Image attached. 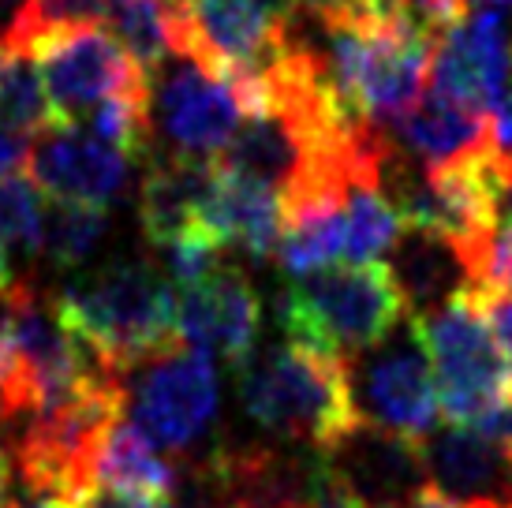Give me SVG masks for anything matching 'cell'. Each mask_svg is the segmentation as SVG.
I'll return each instance as SVG.
<instances>
[{
	"instance_id": "836d02e7",
	"label": "cell",
	"mask_w": 512,
	"mask_h": 508,
	"mask_svg": "<svg viewBox=\"0 0 512 508\" xmlns=\"http://www.w3.org/2000/svg\"><path fill=\"white\" fill-rule=\"evenodd\" d=\"M498 225L512 228V180L505 187V195H501V206H498Z\"/></svg>"
},
{
	"instance_id": "7402d4cb",
	"label": "cell",
	"mask_w": 512,
	"mask_h": 508,
	"mask_svg": "<svg viewBox=\"0 0 512 508\" xmlns=\"http://www.w3.org/2000/svg\"><path fill=\"white\" fill-rule=\"evenodd\" d=\"M105 228H109V210L105 206L53 198V206H45L42 254L60 269L83 266L86 258L98 251V243L105 240Z\"/></svg>"
},
{
	"instance_id": "7c38bea8",
	"label": "cell",
	"mask_w": 512,
	"mask_h": 508,
	"mask_svg": "<svg viewBox=\"0 0 512 508\" xmlns=\"http://www.w3.org/2000/svg\"><path fill=\"white\" fill-rule=\"evenodd\" d=\"M131 157L94 139L83 124H53L34 135L27 176L64 202L105 206L128 187Z\"/></svg>"
},
{
	"instance_id": "ba28073f",
	"label": "cell",
	"mask_w": 512,
	"mask_h": 508,
	"mask_svg": "<svg viewBox=\"0 0 512 508\" xmlns=\"http://www.w3.org/2000/svg\"><path fill=\"white\" fill-rule=\"evenodd\" d=\"M243 120L236 90L187 57L165 60L154 83V127L169 139L176 157L217 161Z\"/></svg>"
},
{
	"instance_id": "484cf974",
	"label": "cell",
	"mask_w": 512,
	"mask_h": 508,
	"mask_svg": "<svg viewBox=\"0 0 512 508\" xmlns=\"http://www.w3.org/2000/svg\"><path fill=\"white\" fill-rule=\"evenodd\" d=\"M15 340H12V284H0V393L12 400Z\"/></svg>"
},
{
	"instance_id": "d4e9b609",
	"label": "cell",
	"mask_w": 512,
	"mask_h": 508,
	"mask_svg": "<svg viewBox=\"0 0 512 508\" xmlns=\"http://www.w3.org/2000/svg\"><path fill=\"white\" fill-rule=\"evenodd\" d=\"M471 292H475L479 307H483L494 340H498L501 352L509 355L512 363V292H505V288H471Z\"/></svg>"
},
{
	"instance_id": "4fadbf2b",
	"label": "cell",
	"mask_w": 512,
	"mask_h": 508,
	"mask_svg": "<svg viewBox=\"0 0 512 508\" xmlns=\"http://www.w3.org/2000/svg\"><path fill=\"white\" fill-rule=\"evenodd\" d=\"M427 486L460 508H512V449L468 426H434L419 441Z\"/></svg>"
},
{
	"instance_id": "d6a6232c",
	"label": "cell",
	"mask_w": 512,
	"mask_h": 508,
	"mask_svg": "<svg viewBox=\"0 0 512 508\" xmlns=\"http://www.w3.org/2000/svg\"><path fill=\"white\" fill-rule=\"evenodd\" d=\"M15 505V490H12V467H8V456L0 452V508Z\"/></svg>"
},
{
	"instance_id": "74e56055",
	"label": "cell",
	"mask_w": 512,
	"mask_h": 508,
	"mask_svg": "<svg viewBox=\"0 0 512 508\" xmlns=\"http://www.w3.org/2000/svg\"><path fill=\"white\" fill-rule=\"evenodd\" d=\"M161 508H172V505H161Z\"/></svg>"
},
{
	"instance_id": "9a60e30c",
	"label": "cell",
	"mask_w": 512,
	"mask_h": 508,
	"mask_svg": "<svg viewBox=\"0 0 512 508\" xmlns=\"http://www.w3.org/2000/svg\"><path fill=\"white\" fill-rule=\"evenodd\" d=\"M385 131L393 135V142L408 161H419L423 169H430V165H445V161H456L471 150L490 146L494 142V116L427 90Z\"/></svg>"
},
{
	"instance_id": "e575fe53",
	"label": "cell",
	"mask_w": 512,
	"mask_h": 508,
	"mask_svg": "<svg viewBox=\"0 0 512 508\" xmlns=\"http://www.w3.org/2000/svg\"><path fill=\"white\" fill-rule=\"evenodd\" d=\"M258 4H266L270 12L288 15V19H292V12H296V4H299V0H258Z\"/></svg>"
},
{
	"instance_id": "5bb4252c",
	"label": "cell",
	"mask_w": 512,
	"mask_h": 508,
	"mask_svg": "<svg viewBox=\"0 0 512 508\" xmlns=\"http://www.w3.org/2000/svg\"><path fill=\"white\" fill-rule=\"evenodd\" d=\"M202 232L217 247H236L255 262L277 254L281 240V195L251 176L217 165L210 198L202 206Z\"/></svg>"
},
{
	"instance_id": "ffe728a7",
	"label": "cell",
	"mask_w": 512,
	"mask_h": 508,
	"mask_svg": "<svg viewBox=\"0 0 512 508\" xmlns=\"http://www.w3.org/2000/svg\"><path fill=\"white\" fill-rule=\"evenodd\" d=\"M53 124L60 120L49 105L38 60L30 53H0V127L42 135Z\"/></svg>"
},
{
	"instance_id": "2e32d148",
	"label": "cell",
	"mask_w": 512,
	"mask_h": 508,
	"mask_svg": "<svg viewBox=\"0 0 512 508\" xmlns=\"http://www.w3.org/2000/svg\"><path fill=\"white\" fill-rule=\"evenodd\" d=\"M217 176V161H199V157H157L143 180L139 195V217L143 232L154 247L184 240L191 232H202V206L210 198Z\"/></svg>"
},
{
	"instance_id": "6da1fadb",
	"label": "cell",
	"mask_w": 512,
	"mask_h": 508,
	"mask_svg": "<svg viewBox=\"0 0 512 508\" xmlns=\"http://www.w3.org/2000/svg\"><path fill=\"white\" fill-rule=\"evenodd\" d=\"M64 322L124 378L176 337V284L150 262H109L60 288Z\"/></svg>"
},
{
	"instance_id": "cb8c5ba5",
	"label": "cell",
	"mask_w": 512,
	"mask_h": 508,
	"mask_svg": "<svg viewBox=\"0 0 512 508\" xmlns=\"http://www.w3.org/2000/svg\"><path fill=\"white\" fill-rule=\"evenodd\" d=\"M34 0H0V53H30Z\"/></svg>"
},
{
	"instance_id": "52a82bcc",
	"label": "cell",
	"mask_w": 512,
	"mask_h": 508,
	"mask_svg": "<svg viewBox=\"0 0 512 508\" xmlns=\"http://www.w3.org/2000/svg\"><path fill=\"white\" fill-rule=\"evenodd\" d=\"M30 57L38 60L45 94L60 124H83L105 98L150 86V75L98 23L49 30L30 45Z\"/></svg>"
},
{
	"instance_id": "7a4b0ae2",
	"label": "cell",
	"mask_w": 512,
	"mask_h": 508,
	"mask_svg": "<svg viewBox=\"0 0 512 508\" xmlns=\"http://www.w3.org/2000/svg\"><path fill=\"white\" fill-rule=\"evenodd\" d=\"M236 370L243 415L273 438L326 449L359 423L348 359L341 355L285 340L258 355L251 352Z\"/></svg>"
},
{
	"instance_id": "f546056e",
	"label": "cell",
	"mask_w": 512,
	"mask_h": 508,
	"mask_svg": "<svg viewBox=\"0 0 512 508\" xmlns=\"http://www.w3.org/2000/svg\"><path fill=\"white\" fill-rule=\"evenodd\" d=\"M12 508H79V501H68V497H57V494H30V490H23V497L15 494Z\"/></svg>"
},
{
	"instance_id": "9c48e42d",
	"label": "cell",
	"mask_w": 512,
	"mask_h": 508,
	"mask_svg": "<svg viewBox=\"0 0 512 508\" xmlns=\"http://www.w3.org/2000/svg\"><path fill=\"white\" fill-rule=\"evenodd\" d=\"M318 460L329 490L359 508H404L427 486L419 445L370 423H356L329 441Z\"/></svg>"
},
{
	"instance_id": "44dd1931",
	"label": "cell",
	"mask_w": 512,
	"mask_h": 508,
	"mask_svg": "<svg viewBox=\"0 0 512 508\" xmlns=\"http://www.w3.org/2000/svg\"><path fill=\"white\" fill-rule=\"evenodd\" d=\"M45 202L42 187L27 172L0 176V262L15 273V258H38L42 254Z\"/></svg>"
},
{
	"instance_id": "ac0fdd59",
	"label": "cell",
	"mask_w": 512,
	"mask_h": 508,
	"mask_svg": "<svg viewBox=\"0 0 512 508\" xmlns=\"http://www.w3.org/2000/svg\"><path fill=\"white\" fill-rule=\"evenodd\" d=\"M180 482H184L180 467L172 464L165 449L146 438L128 415H120L105 430V438L98 445V460H94V490L169 501Z\"/></svg>"
},
{
	"instance_id": "d6986e66",
	"label": "cell",
	"mask_w": 512,
	"mask_h": 508,
	"mask_svg": "<svg viewBox=\"0 0 512 508\" xmlns=\"http://www.w3.org/2000/svg\"><path fill=\"white\" fill-rule=\"evenodd\" d=\"M404 221L382 187H356L344 206V266H370L397 247Z\"/></svg>"
},
{
	"instance_id": "83f0119b",
	"label": "cell",
	"mask_w": 512,
	"mask_h": 508,
	"mask_svg": "<svg viewBox=\"0 0 512 508\" xmlns=\"http://www.w3.org/2000/svg\"><path fill=\"white\" fill-rule=\"evenodd\" d=\"M494 142H498L505 154H512V86L501 94L498 109H494Z\"/></svg>"
},
{
	"instance_id": "8992f818",
	"label": "cell",
	"mask_w": 512,
	"mask_h": 508,
	"mask_svg": "<svg viewBox=\"0 0 512 508\" xmlns=\"http://www.w3.org/2000/svg\"><path fill=\"white\" fill-rule=\"evenodd\" d=\"M352 404L359 423L419 441L438 426V385L419 329L408 318L374 348L348 359Z\"/></svg>"
},
{
	"instance_id": "30bf717a",
	"label": "cell",
	"mask_w": 512,
	"mask_h": 508,
	"mask_svg": "<svg viewBox=\"0 0 512 508\" xmlns=\"http://www.w3.org/2000/svg\"><path fill=\"white\" fill-rule=\"evenodd\" d=\"M262 329V299L243 269L221 266L206 281L176 288V337L199 355L240 367Z\"/></svg>"
},
{
	"instance_id": "8d00e7d4",
	"label": "cell",
	"mask_w": 512,
	"mask_h": 508,
	"mask_svg": "<svg viewBox=\"0 0 512 508\" xmlns=\"http://www.w3.org/2000/svg\"><path fill=\"white\" fill-rule=\"evenodd\" d=\"M161 4H191V0H161Z\"/></svg>"
},
{
	"instance_id": "603a6c76",
	"label": "cell",
	"mask_w": 512,
	"mask_h": 508,
	"mask_svg": "<svg viewBox=\"0 0 512 508\" xmlns=\"http://www.w3.org/2000/svg\"><path fill=\"white\" fill-rule=\"evenodd\" d=\"M105 23L150 79L172 57L161 0H105Z\"/></svg>"
},
{
	"instance_id": "4316f807",
	"label": "cell",
	"mask_w": 512,
	"mask_h": 508,
	"mask_svg": "<svg viewBox=\"0 0 512 508\" xmlns=\"http://www.w3.org/2000/svg\"><path fill=\"white\" fill-rule=\"evenodd\" d=\"M30 150H34V135H23V131H8V127H0V176L27 172Z\"/></svg>"
},
{
	"instance_id": "1f68e13d",
	"label": "cell",
	"mask_w": 512,
	"mask_h": 508,
	"mask_svg": "<svg viewBox=\"0 0 512 508\" xmlns=\"http://www.w3.org/2000/svg\"><path fill=\"white\" fill-rule=\"evenodd\" d=\"M404 508H460V505H453L449 497H441L438 490H430V486H423V490H419V494H415Z\"/></svg>"
},
{
	"instance_id": "d590c367",
	"label": "cell",
	"mask_w": 512,
	"mask_h": 508,
	"mask_svg": "<svg viewBox=\"0 0 512 508\" xmlns=\"http://www.w3.org/2000/svg\"><path fill=\"white\" fill-rule=\"evenodd\" d=\"M326 508H359V505H352V501H344L341 494H333V490H329V482H326Z\"/></svg>"
},
{
	"instance_id": "3957f363",
	"label": "cell",
	"mask_w": 512,
	"mask_h": 508,
	"mask_svg": "<svg viewBox=\"0 0 512 508\" xmlns=\"http://www.w3.org/2000/svg\"><path fill=\"white\" fill-rule=\"evenodd\" d=\"M281 329L292 344L326 355H352L374 348L408 318V303L385 262L329 266L299 277L277 303Z\"/></svg>"
},
{
	"instance_id": "8fae6325",
	"label": "cell",
	"mask_w": 512,
	"mask_h": 508,
	"mask_svg": "<svg viewBox=\"0 0 512 508\" xmlns=\"http://www.w3.org/2000/svg\"><path fill=\"white\" fill-rule=\"evenodd\" d=\"M509 71L512 38L505 30V12H471L434 45L427 90L494 113L509 86Z\"/></svg>"
},
{
	"instance_id": "277c9868",
	"label": "cell",
	"mask_w": 512,
	"mask_h": 508,
	"mask_svg": "<svg viewBox=\"0 0 512 508\" xmlns=\"http://www.w3.org/2000/svg\"><path fill=\"white\" fill-rule=\"evenodd\" d=\"M434 367L438 408L456 426H475L512 400V363L494 340L471 288L427 314H408Z\"/></svg>"
},
{
	"instance_id": "e0dca14e",
	"label": "cell",
	"mask_w": 512,
	"mask_h": 508,
	"mask_svg": "<svg viewBox=\"0 0 512 508\" xmlns=\"http://www.w3.org/2000/svg\"><path fill=\"white\" fill-rule=\"evenodd\" d=\"M385 266H389L400 296L408 303V314H427L441 307L449 296L471 288L468 266L456 251V243L434 228L404 225Z\"/></svg>"
},
{
	"instance_id": "f1b7e54d",
	"label": "cell",
	"mask_w": 512,
	"mask_h": 508,
	"mask_svg": "<svg viewBox=\"0 0 512 508\" xmlns=\"http://www.w3.org/2000/svg\"><path fill=\"white\" fill-rule=\"evenodd\" d=\"M299 8H307L314 19H337V15H356L359 0H299Z\"/></svg>"
},
{
	"instance_id": "5b68a950",
	"label": "cell",
	"mask_w": 512,
	"mask_h": 508,
	"mask_svg": "<svg viewBox=\"0 0 512 508\" xmlns=\"http://www.w3.org/2000/svg\"><path fill=\"white\" fill-rule=\"evenodd\" d=\"M124 415L172 456L206 449L221 415V385L210 355L172 344L124 374Z\"/></svg>"
},
{
	"instance_id": "4dcf8cb0",
	"label": "cell",
	"mask_w": 512,
	"mask_h": 508,
	"mask_svg": "<svg viewBox=\"0 0 512 508\" xmlns=\"http://www.w3.org/2000/svg\"><path fill=\"white\" fill-rule=\"evenodd\" d=\"M15 426H19V411H15V404L8 396L0 393V441H12Z\"/></svg>"
}]
</instances>
